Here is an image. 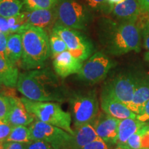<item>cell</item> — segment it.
<instances>
[{"instance_id": "obj_6", "label": "cell", "mask_w": 149, "mask_h": 149, "mask_svg": "<svg viewBox=\"0 0 149 149\" xmlns=\"http://www.w3.org/2000/svg\"><path fill=\"white\" fill-rule=\"evenodd\" d=\"M55 8L56 23L77 31L86 29L89 21L88 13L77 0H59Z\"/></svg>"}, {"instance_id": "obj_8", "label": "cell", "mask_w": 149, "mask_h": 149, "mask_svg": "<svg viewBox=\"0 0 149 149\" xmlns=\"http://www.w3.org/2000/svg\"><path fill=\"white\" fill-rule=\"evenodd\" d=\"M52 31L61 37L66 43L68 51L77 59L84 62L92 55L94 48L92 42L77 30L69 29L55 23Z\"/></svg>"}, {"instance_id": "obj_12", "label": "cell", "mask_w": 149, "mask_h": 149, "mask_svg": "<svg viewBox=\"0 0 149 149\" xmlns=\"http://www.w3.org/2000/svg\"><path fill=\"white\" fill-rule=\"evenodd\" d=\"M10 110L4 122L12 127L17 126H30L35 121V117L27 111L21 98L9 96Z\"/></svg>"}, {"instance_id": "obj_40", "label": "cell", "mask_w": 149, "mask_h": 149, "mask_svg": "<svg viewBox=\"0 0 149 149\" xmlns=\"http://www.w3.org/2000/svg\"><path fill=\"white\" fill-rule=\"evenodd\" d=\"M108 2L109 3V4L112 7H113V6L117 4V3L121 2L122 0H107Z\"/></svg>"}, {"instance_id": "obj_38", "label": "cell", "mask_w": 149, "mask_h": 149, "mask_svg": "<svg viewBox=\"0 0 149 149\" xmlns=\"http://www.w3.org/2000/svg\"><path fill=\"white\" fill-rule=\"evenodd\" d=\"M146 131L141 139V149H149V132Z\"/></svg>"}, {"instance_id": "obj_4", "label": "cell", "mask_w": 149, "mask_h": 149, "mask_svg": "<svg viewBox=\"0 0 149 149\" xmlns=\"http://www.w3.org/2000/svg\"><path fill=\"white\" fill-rule=\"evenodd\" d=\"M21 100L27 111L37 120L57 126L74 135V130L71 127V114L64 111L58 102L33 101L25 97Z\"/></svg>"}, {"instance_id": "obj_25", "label": "cell", "mask_w": 149, "mask_h": 149, "mask_svg": "<svg viewBox=\"0 0 149 149\" xmlns=\"http://www.w3.org/2000/svg\"><path fill=\"white\" fill-rule=\"evenodd\" d=\"M27 10L51 9L56 7L59 0H22Z\"/></svg>"}, {"instance_id": "obj_24", "label": "cell", "mask_w": 149, "mask_h": 149, "mask_svg": "<svg viewBox=\"0 0 149 149\" xmlns=\"http://www.w3.org/2000/svg\"><path fill=\"white\" fill-rule=\"evenodd\" d=\"M28 15H29V11L27 10L26 12H21L17 15L7 19L10 34L13 33L21 34L24 30L30 26L28 23Z\"/></svg>"}, {"instance_id": "obj_44", "label": "cell", "mask_w": 149, "mask_h": 149, "mask_svg": "<svg viewBox=\"0 0 149 149\" xmlns=\"http://www.w3.org/2000/svg\"></svg>"}, {"instance_id": "obj_7", "label": "cell", "mask_w": 149, "mask_h": 149, "mask_svg": "<svg viewBox=\"0 0 149 149\" xmlns=\"http://www.w3.org/2000/svg\"><path fill=\"white\" fill-rule=\"evenodd\" d=\"M33 140L44 141L55 149H71L73 137L66 130L46 124L34 121L29 126Z\"/></svg>"}, {"instance_id": "obj_17", "label": "cell", "mask_w": 149, "mask_h": 149, "mask_svg": "<svg viewBox=\"0 0 149 149\" xmlns=\"http://www.w3.org/2000/svg\"><path fill=\"white\" fill-rule=\"evenodd\" d=\"M146 123L141 122L137 118H126L120 120L118 125V132L116 144L117 146H124L128 139Z\"/></svg>"}, {"instance_id": "obj_26", "label": "cell", "mask_w": 149, "mask_h": 149, "mask_svg": "<svg viewBox=\"0 0 149 149\" xmlns=\"http://www.w3.org/2000/svg\"><path fill=\"white\" fill-rule=\"evenodd\" d=\"M49 42L51 55L54 58L63 52L68 51V48L64 41L59 35L53 31H52L49 36Z\"/></svg>"}, {"instance_id": "obj_34", "label": "cell", "mask_w": 149, "mask_h": 149, "mask_svg": "<svg viewBox=\"0 0 149 149\" xmlns=\"http://www.w3.org/2000/svg\"><path fill=\"white\" fill-rule=\"evenodd\" d=\"M136 118L141 122L146 123L149 121V100L144 105L143 109L139 114L137 115Z\"/></svg>"}, {"instance_id": "obj_22", "label": "cell", "mask_w": 149, "mask_h": 149, "mask_svg": "<svg viewBox=\"0 0 149 149\" xmlns=\"http://www.w3.org/2000/svg\"><path fill=\"white\" fill-rule=\"evenodd\" d=\"M24 6L22 0H0V16L8 19L17 15Z\"/></svg>"}, {"instance_id": "obj_41", "label": "cell", "mask_w": 149, "mask_h": 149, "mask_svg": "<svg viewBox=\"0 0 149 149\" xmlns=\"http://www.w3.org/2000/svg\"><path fill=\"white\" fill-rule=\"evenodd\" d=\"M145 58H146L147 61H149V52L146 53V55H145Z\"/></svg>"}, {"instance_id": "obj_42", "label": "cell", "mask_w": 149, "mask_h": 149, "mask_svg": "<svg viewBox=\"0 0 149 149\" xmlns=\"http://www.w3.org/2000/svg\"><path fill=\"white\" fill-rule=\"evenodd\" d=\"M115 149H127V148H124V147H122V146H117Z\"/></svg>"}, {"instance_id": "obj_15", "label": "cell", "mask_w": 149, "mask_h": 149, "mask_svg": "<svg viewBox=\"0 0 149 149\" xmlns=\"http://www.w3.org/2000/svg\"><path fill=\"white\" fill-rule=\"evenodd\" d=\"M141 8L137 0H122L113 6L112 13L115 17L123 22H135L141 13Z\"/></svg>"}, {"instance_id": "obj_27", "label": "cell", "mask_w": 149, "mask_h": 149, "mask_svg": "<svg viewBox=\"0 0 149 149\" xmlns=\"http://www.w3.org/2000/svg\"><path fill=\"white\" fill-rule=\"evenodd\" d=\"M149 130V124H145L135 134H133L124 145V148L127 149H141V139L142 135Z\"/></svg>"}, {"instance_id": "obj_2", "label": "cell", "mask_w": 149, "mask_h": 149, "mask_svg": "<svg viewBox=\"0 0 149 149\" xmlns=\"http://www.w3.org/2000/svg\"><path fill=\"white\" fill-rule=\"evenodd\" d=\"M102 38L108 51L113 55L140 51V30L135 22H109L102 31Z\"/></svg>"}, {"instance_id": "obj_21", "label": "cell", "mask_w": 149, "mask_h": 149, "mask_svg": "<svg viewBox=\"0 0 149 149\" xmlns=\"http://www.w3.org/2000/svg\"><path fill=\"white\" fill-rule=\"evenodd\" d=\"M23 47L21 34L13 33L8 37L7 42V57L9 62L17 66L21 63Z\"/></svg>"}, {"instance_id": "obj_35", "label": "cell", "mask_w": 149, "mask_h": 149, "mask_svg": "<svg viewBox=\"0 0 149 149\" xmlns=\"http://www.w3.org/2000/svg\"><path fill=\"white\" fill-rule=\"evenodd\" d=\"M2 149H24V144L12 142V141H6L3 143Z\"/></svg>"}, {"instance_id": "obj_1", "label": "cell", "mask_w": 149, "mask_h": 149, "mask_svg": "<svg viewBox=\"0 0 149 149\" xmlns=\"http://www.w3.org/2000/svg\"><path fill=\"white\" fill-rule=\"evenodd\" d=\"M17 88L24 97L37 102H64L68 93L49 68L29 70L19 73Z\"/></svg>"}, {"instance_id": "obj_39", "label": "cell", "mask_w": 149, "mask_h": 149, "mask_svg": "<svg viewBox=\"0 0 149 149\" xmlns=\"http://www.w3.org/2000/svg\"><path fill=\"white\" fill-rule=\"evenodd\" d=\"M140 6L141 10L149 12V0H137Z\"/></svg>"}, {"instance_id": "obj_18", "label": "cell", "mask_w": 149, "mask_h": 149, "mask_svg": "<svg viewBox=\"0 0 149 149\" xmlns=\"http://www.w3.org/2000/svg\"><path fill=\"white\" fill-rule=\"evenodd\" d=\"M149 100V79H137L133 100L128 108L135 114H139Z\"/></svg>"}, {"instance_id": "obj_5", "label": "cell", "mask_w": 149, "mask_h": 149, "mask_svg": "<svg viewBox=\"0 0 149 149\" xmlns=\"http://www.w3.org/2000/svg\"><path fill=\"white\" fill-rule=\"evenodd\" d=\"M69 102L74 127L95 122L99 113V102L95 92L75 93L70 97Z\"/></svg>"}, {"instance_id": "obj_43", "label": "cell", "mask_w": 149, "mask_h": 149, "mask_svg": "<svg viewBox=\"0 0 149 149\" xmlns=\"http://www.w3.org/2000/svg\"><path fill=\"white\" fill-rule=\"evenodd\" d=\"M148 132H149V130H148Z\"/></svg>"}, {"instance_id": "obj_32", "label": "cell", "mask_w": 149, "mask_h": 149, "mask_svg": "<svg viewBox=\"0 0 149 149\" xmlns=\"http://www.w3.org/2000/svg\"><path fill=\"white\" fill-rule=\"evenodd\" d=\"M8 35L6 33L0 32V57L7 61H9L7 57V42Z\"/></svg>"}, {"instance_id": "obj_28", "label": "cell", "mask_w": 149, "mask_h": 149, "mask_svg": "<svg viewBox=\"0 0 149 149\" xmlns=\"http://www.w3.org/2000/svg\"><path fill=\"white\" fill-rule=\"evenodd\" d=\"M86 3L91 8L96 10L111 11L113 7L109 4L107 0H84Z\"/></svg>"}, {"instance_id": "obj_20", "label": "cell", "mask_w": 149, "mask_h": 149, "mask_svg": "<svg viewBox=\"0 0 149 149\" xmlns=\"http://www.w3.org/2000/svg\"><path fill=\"white\" fill-rule=\"evenodd\" d=\"M19 75L17 67L0 57V84L8 88L17 87Z\"/></svg>"}, {"instance_id": "obj_9", "label": "cell", "mask_w": 149, "mask_h": 149, "mask_svg": "<svg viewBox=\"0 0 149 149\" xmlns=\"http://www.w3.org/2000/svg\"><path fill=\"white\" fill-rule=\"evenodd\" d=\"M114 66L115 63L107 55L102 52H97L83 64L77 77L86 83L94 84L105 79Z\"/></svg>"}, {"instance_id": "obj_14", "label": "cell", "mask_w": 149, "mask_h": 149, "mask_svg": "<svg viewBox=\"0 0 149 149\" xmlns=\"http://www.w3.org/2000/svg\"><path fill=\"white\" fill-rule=\"evenodd\" d=\"M83 64L82 61L72 56L68 51L59 54L53 60L54 70L57 75L61 78H66L72 74H77Z\"/></svg>"}, {"instance_id": "obj_11", "label": "cell", "mask_w": 149, "mask_h": 149, "mask_svg": "<svg viewBox=\"0 0 149 149\" xmlns=\"http://www.w3.org/2000/svg\"><path fill=\"white\" fill-rule=\"evenodd\" d=\"M120 120L106 113H101L98 115L92 125L95 130L99 138L105 141L107 144H115Z\"/></svg>"}, {"instance_id": "obj_3", "label": "cell", "mask_w": 149, "mask_h": 149, "mask_svg": "<svg viewBox=\"0 0 149 149\" xmlns=\"http://www.w3.org/2000/svg\"><path fill=\"white\" fill-rule=\"evenodd\" d=\"M22 53L21 65L26 70L42 68L51 55L49 37L44 29L30 26L21 33Z\"/></svg>"}, {"instance_id": "obj_36", "label": "cell", "mask_w": 149, "mask_h": 149, "mask_svg": "<svg viewBox=\"0 0 149 149\" xmlns=\"http://www.w3.org/2000/svg\"><path fill=\"white\" fill-rule=\"evenodd\" d=\"M0 32L6 33L8 35L10 34L8 19L1 16H0Z\"/></svg>"}, {"instance_id": "obj_29", "label": "cell", "mask_w": 149, "mask_h": 149, "mask_svg": "<svg viewBox=\"0 0 149 149\" xmlns=\"http://www.w3.org/2000/svg\"><path fill=\"white\" fill-rule=\"evenodd\" d=\"M10 107L9 96L0 94V120L4 121L8 115Z\"/></svg>"}, {"instance_id": "obj_13", "label": "cell", "mask_w": 149, "mask_h": 149, "mask_svg": "<svg viewBox=\"0 0 149 149\" xmlns=\"http://www.w3.org/2000/svg\"><path fill=\"white\" fill-rule=\"evenodd\" d=\"M101 108L106 114L119 120L126 118L136 119L137 117V114L116 100L105 89L102 92L101 97Z\"/></svg>"}, {"instance_id": "obj_33", "label": "cell", "mask_w": 149, "mask_h": 149, "mask_svg": "<svg viewBox=\"0 0 149 149\" xmlns=\"http://www.w3.org/2000/svg\"><path fill=\"white\" fill-rule=\"evenodd\" d=\"M81 149H109L108 145L105 141L100 138L89 143Z\"/></svg>"}, {"instance_id": "obj_19", "label": "cell", "mask_w": 149, "mask_h": 149, "mask_svg": "<svg viewBox=\"0 0 149 149\" xmlns=\"http://www.w3.org/2000/svg\"><path fill=\"white\" fill-rule=\"evenodd\" d=\"M72 144L71 149H81L89 143L99 138L95 130L91 124L75 128L72 135Z\"/></svg>"}, {"instance_id": "obj_37", "label": "cell", "mask_w": 149, "mask_h": 149, "mask_svg": "<svg viewBox=\"0 0 149 149\" xmlns=\"http://www.w3.org/2000/svg\"><path fill=\"white\" fill-rule=\"evenodd\" d=\"M143 36H144V46L149 51V23L143 26Z\"/></svg>"}, {"instance_id": "obj_30", "label": "cell", "mask_w": 149, "mask_h": 149, "mask_svg": "<svg viewBox=\"0 0 149 149\" xmlns=\"http://www.w3.org/2000/svg\"><path fill=\"white\" fill-rule=\"evenodd\" d=\"M12 128V126L4 121L0 120V149H2L3 143L6 141Z\"/></svg>"}, {"instance_id": "obj_10", "label": "cell", "mask_w": 149, "mask_h": 149, "mask_svg": "<svg viewBox=\"0 0 149 149\" xmlns=\"http://www.w3.org/2000/svg\"><path fill=\"white\" fill-rule=\"evenodd\" d=\"M137 79L128 74H122L115 78L106 87L112 96L128 107L133 100Z\"/></svg>"}, {"instance_id": "obj_23", "label": "cell", "mask_w": 149, "mask_h": 149, "mask_svg": "<svg viewBox=\"0 0 149 149\" xmlns=\"http://www.w3.org/2000/svg\"><path fill=\"white\" fill-rule=\"evenodd\" d=\"M32 140L31 130L26 126H13L10 135L6 139V141L23 143V144H26Z\"/></svg>"}, {"instance_id": "obj_16", "label": "cell", "mask_w": 149, "mask_h": 149, "mask_svg": "<svg viewBox=\"0 0 149 149\" xmlns=\"http://www.w3.org/2000/svg\"><path fill=\"white\" fill-rule=\"evenodd\" d=\"M56 21H57V13H56L55 7L51 9H40V10L29 11L28 23L31 26L44 29L48 27H53V26L55 25L54 23Z\"/></svg>"}, {"instance_id": "obj_31", "label": "cell", "mask_w": 149, "mask_h": 149, "mask_svg": "<svg viewBox=\"0 0 149 149\" xmlns=\"http://www.w3.org/2000/svg\"><path fill=\"white\" fill-rule=\"evenodd\" d=\"M24 149H55L44 141L32 140L24 144Z\"/></svg>"}]
</instances>
